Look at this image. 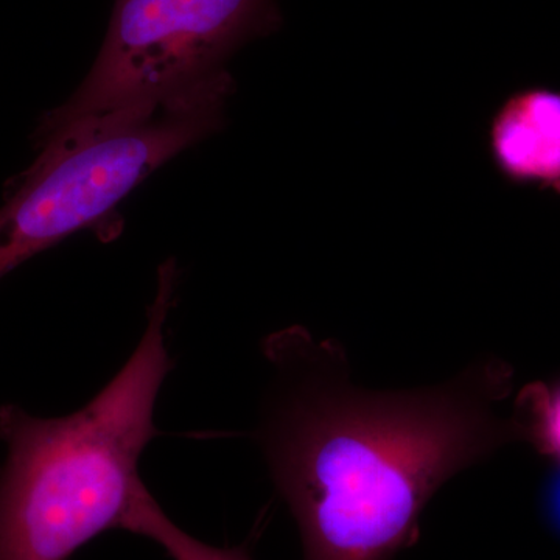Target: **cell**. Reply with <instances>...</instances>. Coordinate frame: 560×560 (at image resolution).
Masks as SVG:
<instances>
[{
	"instance_id": "1",
	"label": "cell",
	"mask_w": 560,
	"mask_h": 560,
	"mask_svg": "<svg viewBox=\"0 0 560 560\" xmlns=\"http://www.w3.org/2000/svg\"><path fill=\"white\" fill-rule=\"evenodd\" d=\"M276 378L260 441L300 526L304 560H393L418 539L423 508L448 478L515 440L497 405L511 372L470 364L436 388L368 390L348 359L301 327L267 342Z\"/></svg>"
},
{
	"instance_id": "2",
	"label": "cell",
	"mask_w": 560,
	"mask_h": 560,
	"mask_svg": "<svg viewBox=\"0 0 560 560\" xmlns=\"http://www.w3.org/2000/svg\"><path fill=\"white\" fill-rule=\"evenodd\" d=\"M178 278L165 261L138 348L86 407L57 419L0 408V560H66L105 530L127 529L149 492L139 460L172 370L164 329Z\"/></svg>"
},
{
	"instance_id": "3",
	"label": "cell",
	"mask_w": 560,
	"mask_h": 560,
	"mask_svg": "<svg viewBox=\"0 0 560 560\" xmlns=\"http://www.w3.org/2000/svg\"><path fill=\"white\" fill-rule=\"evenodd\" d=\"M234 90L223 72L165 101L33 132L38 156L7 184L0 206V279L69 235L108 224L151 173L223 128Z\"/></svg>"
},
{
	"instance_id": "4",
	"label": "cell",
	"mask_w": 560,
	"mask_h": 560,
	"mask_svg": "<svg viewBox=\"0 0 560 560\" xmlns=\"http://www.w3.org/2000/svg\"><path fill=\"white\" fill-rule=\"evenodd\" d=\"M280 24L276 0H116L86 80L43 114L36 130H61L180 94L228 72L235 51Z\"/></svg>"
},
{
	"instance_id": "5",
	"label": "cell",
	"mask_w": 560,
	"mask_h": 560,
	"mask_svg": "<svg viewBox=\"0 0 560 560\" xmlns=\"http://www.w3.org/2000/svg\"><path fill=\"white\" fill-rule=\"evenodd\" d=\"M490 150L514 183H536L560 194V94L528 90L512 95L493 117Z\"/></svg>"
},
{
	"instance_id": "6",
	"label": "cell",
	"mask_w": 560,
	"mask_h": 560,
	"mask_svg": "<svg viewBox=\"0 0 560 560\" xmlns=\"http://www.w3.org/2000/svg\"><path fill=\"white\" fill-rule=\"evenodd\" d=\"M130 530L156 541L173 560H250L242 548H219L195 539L176 526L151 495L140 504Z\"/></svg>"
},
{
	"instance_id": "7",
	"label": "cell",
	"mask_w": 560,
	"mask_h": 560,
	"mask_svg": "<svg viewBox=\"0 0 560 560\" xmlns=\"http://www.w3.org/2000/svg\"><path fill=\"white\" fill-rule=\"evenodd\" d=\"M515 407L523 440L533 442L541 453L560 463V385L526 386Z\"/></svg>"
},
{
	"instance_id": "8",
	"label": "cell",
	"mask_w": 560,
	"mask_h": 560,
	"mask_svg": "<svg viewBox=\"0 0 560 560\" xmlns=\"http://www.w3.org/2000/svg\"><path fill=\"white\" fill-rule=\"evenodd\" d=\"M552 508H555L556 517L560 522V481L556 486L555 493H552Z\"/></svg>"
}]
</instances>
